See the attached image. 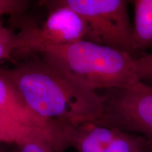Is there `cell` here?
<instances>
[{"label":"cell","mask_w":152,"mask_h":152,"mask_svg":"<svg viewBox=\"0 0 152 152\" xmlns=\"http://www.w3.org/2000/svg\"><path fill=\"white\" fill-rule=\"evenodd\" d=\"M18 43V35L11 28L0 29V61L8 60L14 65L18 63L14 58V52Z\"/></svg>","instance_id":"9c48e42d"},{"label":"cell","mask_w":152,"mask_h":152,"mask_svg":"<svg viewBox=\"0 0 152 152\" xmlns=\"http://www.w3.org/2000/svg\"><path fill=\"white\" fill-rule=\"evenodd\" d=\"M40 135L46 134L20 128L0 119V142L18 144L27 139Z\"/></svg>","instance_id":"ba28073f"},{"label":"cell","mask_w":152,"mask_h":152,"mask_svg":"<svg viewBox=\"0 0 152 152\" xmlns=\"http://www.w3.org/2000/svg\"><path fill=\"white\" fill-rule=\"evenodd\" d=\"M72 9L85 25V40L134 53L133 26L125 0H52Z\"/></svg>","instance_id":"3957f363"},{"label":"cell","mask_w":152,"mask_h":152,"mask_svg":"<svg viewBox=\"0 0 152 152\" xmlns=\"http://www.w3.org/2000/svg\"><path fill=\"white\" fill-rule=\"evenodd\" d=\"M0 152H18L16 144L0 142Z\"/></svg>","instance_id":"4fadbf2b"},{"label":"cell","mask_w":152,"mask_h":152,"mask_svg":"<svg viewBox=\"0 0 152 152\" xmlns=\"http://www.w3.org/2000/svg\"><path fill=\"white\" fill-rule=\"evenodd\" d=\"M0 119L20 128L46 134L52 140V124L30 110L14 87L0 75Z\"/></svg>","instance_id":"8992f818"},{"label":"cell","mask_w":152,"mask_h":152,"mask_svg":"<svg viewBox=\"0 0 152 152\" xmlns=\"http://www.w3.org/2000/svg\"><path fill=\"white\" fill-rule=\"evenodd\" d=\"M3 27V25H2V22H1V18H0V29Z\"/></svg>","instance_id":"5bb4252c"},{"label":"cell","mask_w":152,"mask_h":152,"mask_svg":"<svg viewBox=\"0 0 152 152\" xmlns=\"http://www.w3.org/2000/svg\"><path fill=\"white\" fill-rule=\"evenodd\" d=\"M96 124L141 134L152 141V86L139 81L130 88L104 90Z\"/></svg>","instance_id":"5b68a950"},{"label":"cell","mask_w":152,"mask_h":152,"mask_svg":"<svg viewBox=\"0 0 152 152\" xmlns=\"http://www.w3.org/2000/svg\"><path fill=\"white\" fill-rule=\"evenodd\" d=\"M37 56L95 92L130 88L140 81L132 55L85 39L49 47Z\"/></svg>","instance_id":"7a4b0ae2"},{"label":"cell","mask_w":152,"mask_h":152,"mask_svg":"<svg viewBox=\"0 0 152 152\" xmlns=\"http://www.w3.org/2000/svg\"><path fill=\"white\" fill-rule=\"evenodd\" d=\"M30 1L26 0H0V18L4 15L20 16L28 9Z\"/></svg>","instance_id":"7c38bea8"},{"label":"cell","mask_w":152,"mask_h":152,"mask_svg":"<svg viewBox=\"0 0 152 152\" xmlns=\"http://www.w3.org/2000/svg\"><path fill=\"white\" fill-rule=\"evenodd\" d=\"M133 40L134 52L152 46V0H134Z\"/></svg>","instance_id":"52a82bcc"},{"label":"cell","mask_w":152,"mask_h":152,"mask_svg":"<svg viewBox=\"0 0 152 152\" xmlns=\"http://www.w3.org/2000/svg\"><path fill=\"white\" fill-rule=\"evenodd\" d=\"M0 75L49 124L94 123L102 114V94L75 83L37 56L22 60L14 68L0 69Z\"/></svg>","instance_id":"6da1fadb"},{"label":"cell","mask_w":152,"mask_h":152,"mask_svg":"<svg viewBox=\"0 0 152 152\" xmlns=\"http://www.w3.org/2000/svg\"><path fill=\"white\" fill-rule=\"evenodd\" d=\"M16 145L18 152H55L51 140L44 136L33 137Z\"/></svg>","instance_id":"30bf717a"},{"label":"cell","mask_w":152,"mask_h":152,"mask_svg":"<svg viewBox=\"0 0 152 152\" xmlns=\"http://www.w3.org/2000/svg\"><path fill=\"white\" fill-rule=\"evenodd\" d=\"M135 67L140 81L152 86V52L135 58Z\"/></svg>","instance_id":"8fae6325"},{"label":"cell","mask_w":152,"mask_h":152,"mask_svg":"<svg viewBox=\"0 0 152 152\" xmlns=\"http://www.w3.org/2000/svg\"><path fill=\"white\" fill-rule=\"evenodd\" d=\"M39 3L48 9V16L40 26L27 25L17 33L18 43L14 54L21 61L39 55L49 47L84 39V23L75 11L55 4L52 0Z\"/></svg>","instance_id":"277c9868"}]
</instances>
